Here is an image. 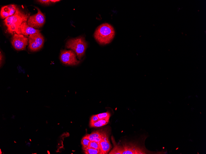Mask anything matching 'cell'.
Here are the masks:
<instances>
[{
  "mask_svg": "<svg viewBox=\"0 0 206 154\" xmlns=\"http://www.w3.org/2000/svg\"><path fill=\"white\" fill-rule=\"evenodd\" d=\"M28 17L29 15L27 14L17 8L14 15L5 20L4 24L7 27V31L10 33L12 34L15 33L21 34V26L23 22H27Z\"/></svg>",
  "mask_w": 206,
  "mask_h": 154,
  "instance_id": "obj_1",
  "label": "cell"
},
{
  "mask_svg": "<svg viewBox=\"0 0 206 154\" xmlns=\"http://www.w3.org/2000/svg\"><path fill=\"white\" fill-rule=\"evenodd\" d=\"M115 34V31L112 26L108 23H105L97 28L94 36L99 44L105 45L110 43L112 41Z\"/></svg>",
  "mask_w": 206,
  "mask_h": 154,
  "instance_id": "obj_2",
  "label": "cell"
},
{
  "mask_svg": "<svg viewBox=\"0 0 206 154\" xmlns=\"http://www.w3.org/2000/svg\"><path fill=\"white\" fill-rule=\"evenodd\" d=\"M87 45L84 38L81 36L68 40L65 47L74 51L76 53L78 58L81 59L84 55Z\"/></svg>",
  "mask_w": 206,
  "mask_h": 154,
  "instance_id": "obj_3",
  "label": "cell"
},
{
  "mask_svg": "<svg viewBox=\"0 0 206 154\" xmlns=\"http://www.w3.org/2000/svg\"><path fill=\"white\" fill-rule=\"evenodd\" d=\"M44 38L40 32L30 35L29 38V48L33 52L37 51L43 47Z\"/></svg>",
  "mask_w": 206,
  "mask_h": 154,
  "instance_id": "obj_4",
  "label": "cell"
},
{
  "mask_svg": "<svg viewBox=\"0 0 206 154\" xmlns=\"http://www.w3.org/2000/svg\"><path fill=\"white\" fill-rule=\"evenodd\" d=\"M60 59L63 63L68 65H76L80 62L77 59L74 52L72 50L61 51Z\"/></svg>",
  "mask_w": 206,
  "mask_h": 154,
  "instance_id": "obj_5",
  "label": "cell"
},
{
  "mask_svg": "<svg viewBox=\"0 0 206 154\" xmlns=\"http://www.w3.org/2000/svg\"><path fill=\"white\" fill-rule=\"evenodd\" d=\"M38 10L36 14L29 17L28 24L30 27L35 29H38L42 27L45 23L46 19L44 14L38 7H35Z\"/></svg>",
  "mask_w": 206,
  "mask_h": 154,
  "instance_id": "obj_6",
  "label": "cell"
},
{
  "mask_svg": "<svg viewBox=\"0 0 206 154\" xmlns=\"http://www.w3.org/2000/svg\"><path fill=\"white\" fill-rule=\"evenodd\" d=\"M124 152L123 154H148L146 149L138 145L131 142L123 144Z\"/></svg>",
  "mask_w": 206,
  "mask_h": 154,
  "instance_id": "obj_7",
  "label": "cell"
},
{
  "mask_svg": "<svg viewBox=\"0 0 206 154\" xmlns=\"http://www.w3.org/2000/svg\"><path fill=\"white\" fill-rule=\"evenodd\" d=\"M29 39L22 34H15L13 37L12 44L15 48L18 51L23 50L26 49L28 44Z\"/></svg>",
  "mask_w": 206,
  "mask_h": 154,
  "instance_id": "obj_8",
  "label": "cell"
},
{
  "mask_svg": "<svg viewBox=\"0 0 206 154\" xmlns=\"http://www.w3.org/2000/svg\"><path fill=\"white\" fill-rule=\"evenodd\" d=\"M17 8L16 6L14 5H10L2 7L1 11V18L6 19L12 16L15 13Z\"/></svg>",
  "mask_w": 206,
  "mask_h": 154,
  "instance_id": "obj_9",
  "label": "cell"
},
{
  "mask_svg": "<svg viewBox=\"0 0 206 154\" xmlns=\"http://www.w3.org/2000/svg\"><path fill=\"white\" fill-rule=\"evenodd\" d=\"M107 135L108 134L105 131L98 130L93 131L91 134H87L86 136L91 141H94L98 142Z\"/></svg>",
  "mask_w": 206,
  "mask_h": 154,
  "instance_id": "obj_10",
  "label": "cell"
},
{
  "mask_svg": "<svg viewBox=\"0 0 206 154\" xmlns=\"http://www.w3.org/2000/svg\"><path fill=\"white\" fill-rule=\"evenodd\" d=\"M98 143L103 154H108L112 147L108 134Z\"/></svg>",
  "mask_w": 206,
  "mask_h": 154,
  "instance_id": "obj_11",
  "label": "cell"
},
{
  "mask_svg": "<svg viewBox=\"0 0 206 154\" xmlns=\"http://www.w3.org/2000/svg\"><path fill=\"white\" fill-rule=\"evenodd\" d=\"M21 34L28 36L40 32L41 31L29 26L26 21L23 23L20 27Z\"/></svg>",
  "mask_w": 206,
  "mask_h": 154,
  "instance_id": "obj_12",
  "label": "cell"
},
{
  "mask_svg": "<svg viewBox=\"0 0 206 154\" xmlns=\"http://www.w3.org/2000/svg\"><path fill=\"white\" fill-rule=\"evenodd\" d=\"M112 140L114 144V148L109 154H123L124 152L123 147L117 144L115 140H113V137L112 138Z\"/></svg>",
  "mask_w": 206,
  "mask_h": 154,
  "instance_id": "obj_13",
  "label": "cell"
},
{
  "mask_svg": "<svg viewBox=\"0 0 206 154\" xmlns=\"http://www.w3.org/2000/svg\"><path fill=\"white\" fill-rule=\"evenodd\" d=\"M109 122V120L106 119H100L98 121L89 124L91 127H99L104 126L107 124Z\"/></svg>",
  "mask_w": 206,
  "mask_h": 154,
  "instance_id": "obj_14",
  "label": "cell"
},
{
  "mask_svg": "<svg viewBox=\"0 0 206 154\" xmlns=\"http://www.w3.org/2000/svg\"><path fill=\"white\" fill-rule=\"evenodd\" d=\"M83 151L86 154H103L101 150L90 148L88 146L82 148Z\"/></svg>",
  "mask_w": 206,
  "mask_h": 154,
  "instance_id": "obj_15",
  "label": "cell"
},
{
  "mask_svg": "<svg viewBox=\"0 0 206 154\" xmlns=\"http://www.w3.org/2000/svg\"><path fill=\"white\" fill-rule=\"evenodd\" d=\"M97 115L99 119H104L109 120L111 115L109 112L107 111L105 113L99 114Z\"/></svg>",
  "mask_w": 206,
  "mask_h": 154,
  "instance_id": "obj_16",
  "label": "cell"
},
{
  "mask_svg": "<svg viewBox=\"0 0 206 154\" xmlns=\"http://www.w3.org/2000/svg\"><path fill=\"white\" fill-rule=\"evenodd\" d=\"M90 141L89 139L86 136L83 137L81 141L82 148L88 146Z\"/></svg>",
  "mask_w": 206,
  "mask_h": 154,
  "instance_id": "obj_17",
  "label": "cell"
},
{
  "mask_svg": "<svg viewBox=\"0 0 206 154\" xmlns=\"http://www.w3.org/2000/svg\"><path fill=\"white\" fill-rule=\"evenodd\" d=\"M88 146L101 151L98 142H97L94 141H90Z\"/></svg>",
  "mask_w": 206,
  "mask_h": 154,
  "instance_id": "obj_18",
  "label": "cell"
},
{
  "mask_svg": "<svg viewBox=\"0 0 206 154\" xmlns=\"http://www.w3.org/2000/svg\"><path fill=\"white\" fill-rule=\"evenodd\" d=\"M99 120L97 115H93L90 118L89 124L96 122Z\"/></svg>",
  "mask_w": 206,
  "mask_h": 154,
  "instance_id": "obj_19",
  "label": "cell"
},
{
  "mask_svg": "<svg viewBox=\"0 0 206 154\" xmlns=\"http://www.w3.org/2000/svg\"><path fill=\"white\" fill-rule=\"evenodd\" d=\"M37 1L41 4L46 5H49L50 4V1H49V0H39V1Z\"/></svg>",
  "mask_w": 206,
  "mask_h": 154,
  "instance_id": "obj_20",
  "label": "cell"
},
{
  "mask_svg": "<svg viewBox=\"0 0 206 154\" xmlns=\"http://www.w3.org/2000/svg\"><path fill=\"white\" fill-rule=\"evenodd\" d=\"M60 1H59V0H50V2L52 3H56L57 2H58Z\"/></svg>",
  "mask_w": 206,
  "mask_h": 154,
  "instance_id": "obj_21",
  "label": "cell"
},
{
  "mask_svg": "<svg viewBox=\"0 0 206 154\" xmlns=\"http://www.w3.org/2000/svg\"><path fill=\"white\" fill-rule=\"evenodd\" d=\"M3 55L2 54V53L1 52V66L2 65V63L3 61Z\"/></svg>",
  "mask_w": 206,
  "mask_h": 154,
  "instance_id": "obj_22",
  "label": "cell"
},
{
  "mask_svg": "<svg viewBox=\"0 0 206 154\" xmlns=\"http://www.w3.org/2000/svg\"><path fill=\"white\" fill-rule=\"evenodd\" d=\"M0 151H0V152H0V154H2V151H1V149H0Z\"/></svg>",
  "mask_w": 206,
  "mask_h": 154,
  "instance_id": "obj_23",
  "label": "cell"
},
{
  "mask_svg": "<svg viewBox=\"0 0 206 154\" xmlns=\"http://www.w3.org/2000/svg\"><path fill=\"white\" fill-rule=\"evenodd\" d=\"M30 141H32V140H31V139H30Z\"/></svg>",
  "mask_w": 206,
  "mask_h": 154,
  "instance_id": "obj_24",
  "label": "cell"
},
{
  "mask_svg": "<svg viewBox=\"0 0 206 154\" xmlns=\"http://www.w3.org/2000/svg\"><path fill=\"white\" fill-rule=\"evenodd\" d=\"M14 142L16 143H17V142H16L15 141H14Z\"/></svg>",
  "mask_w": 206,
  "mask_h": 154,
  "instance_id": "obj_25",
  "label": "cell"
}]
</instances>
